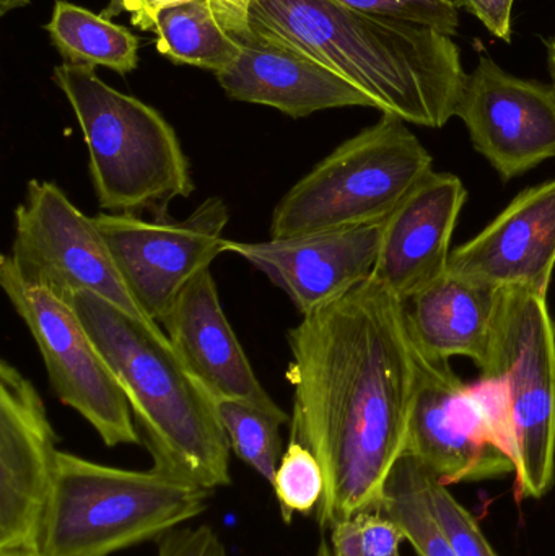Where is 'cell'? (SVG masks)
Instances as JSON below:
<instances>
[{
  "instance_id": "83f0119b",
  "label": "cell",
  "mask_w": 555,
  "mask_h": 556,
  "mask_svg": "<svg viewBox=\"0 0 555 556\" xmlns=\"http://www.w3.org/2000/svg\"><path fill=\"white\" fill-rule=\"evenodd\" d=\"M456 5L475 15L489 33L505 42H512L515 0H455Z\"/></svg>"
},
{
  "instance_id": "ba28073f",
  "label": "cell",
  "mask_w": 555,
  "mask_h": 556,
  "mask_svg": "<svg viewBox=\"0 0 555 556\" xmlns=\"http://www.w3.org/2000/svg\"><path fill=\"white\" fill-rule=\"evenodd\" d=\"M7 257L29 287L64 301L91 293L137 319L149 320L124 283L94 218L78 211L55 182L31 179L26 186Z\"/></svg>"
},
{
  "instance_id": "5b68a950",
  "label": "cell",
  "mask_w": 555,
  "mask_h": 556,
  "mask_svg": "<svg viewBox=\"0 0 555 556\" xmlns=\"http://www.w3.org/2000/svg\"><path fill=\"white\" fill-rule=\"evenodd\" d=\"M77 117L88 150L94 195L106 214L168 217L176 199L194 192L191 165L168 121L121 93L94 67L62 64L52 72Z\"/></svg>"
},
{
  "instance_id": "9c48e42d",
  "label": "cell",
  "mask_w": 555,
  "mask_h": 556,
  "mask_svg": "<svg viewBox=\"0 0 555 556\" xmlns=\"http://www.w3.org/2000/svg\"><path fill=\"white\" fill-rule=\"evenodd\" d=\"M0 285L41 353L55 397L80 414L108 447L142 444L129 401L67 301L23 283L7 254Z\"/></svg>"
},
{
  "instance_id": "7a4b0ae2",
  "label": "cell",
  "mask_w": 555,
  "mask_h": 556,
  "mask_svg": "<svg viewBox=\"0 0 555 556\" xmlns=\"http://www.w3.org/2000/svg\"><path fill=\"white\" fill-rule=\"evenodd\" d=\"M250 28L351 81L381 113L430 129L455 117L468 74L452 36L336 0H253Z\"/></svg>"
},
{
  "instance_id": "277c9868",
  "label": "cell",
  "mask_w": 555,
  "mask_h": 556,
  "mask_svg": "<svg viewBox=\"0 0 555 556\" xmlns=\"http://www.w3.org/2000/svg\"><path fill=\"white\" fill-rule=\"evenodd\" d=\"M214 492L150 470L104 466L59 451L38 556H111L156 542L204 515Z\"/></svg>"
},
{
  "instance_id": "4dcf8cb0",
  "label": "cell",
  "mask_w": 555,
  "mask_h": 556,
  "mask_svg": "<svg viewBox=\"0 0 555 556\" xmlns=\"http://www.w3.org/2000/svg\"><path fill=\"white\" fill-rule=\"evenodd\" d=\"M546 51H547V68H550L551 80H553V87L555 90V35L546 39Z\"/></svg>"
},
{
  "instance_id": "9a60e30c",
  "label": "cell",
  "mask_w": 555,
  "mask_h": 556,
  "mask_svg": "<svg viewBox=\"0 0 555 556\" xmlns=\"http://www.w3.org/2000/svg\"><path fill=\"white\" fill-rule=\"evenodd\" d=\"M468 191L452 173L430 172L383 222L371 280L409 301L446 276L452 238Z\"/></svg>"
},
{
  "instance_id": "7402d4cb",
  "label": "cell",
  "mask_w": 555,
  "mask_h": 556,
  "mask_svg": "<svg viewBox=\"0 0 555 556\" xmlns=\"http://www.w3.org/2000/svg\"><path fill=\"white\" fill-rule=\"evenodd\" d=\"M217 412L235 456L273 483L283 454L280 427L290 424V415L237 399H218Z\"/></svg>"
},
{
  "instance_id": "d6986e66",
  "label": "cell",
  "mask_w": 555,
  "mask_h": 556,
  "mask_svg": "<svg viewBox=\"0 0 555 556\" xmlns=\"http://www.w3.org/2000/svg\"><path fill=\"white\" fill-rule=\"evenodd\" d=\"M501 288L446 273L404 303L414 345L427 358H471L481 368L491 346Z\"/></svg>"
},
{
  "instance_id": "4fadbf2b",
  "label": "cell",
  "mask_w": 555,
  "mask_h": 556,
  "mask_svg": "<svg viewBox=\"0 0 555 556\" xmlns=\"http://www.w3.org/2000/svg\"><path fill=\"white\" fill-rule=\"evenodd\" d=\"M58 437L35 384L0 363V552L36 551L58 469Z\"/></svg>"
},
{
  "instance_id": "1f68e13d",
  "label": "cell",
  "mask_w": 555,
  "mask_h": 556,
  "mask_svg": "<svg viewBox=\"0 0 555 556\" xmlns=\"http://www.w3.org/2000/svg\"><path fill=\"white\" fill-rule=\"evenodd\" d=\"M29 5V0H0V15L12 12V10L23 9Z\"/></svg>"
},
{
  "instance_id": "d590c367",
  "label": "cell",
  "mask_w": 555,
  "mask_h": 556,
  "mask_svg": "<svg viewBox=\"0 0 555 556\" xmlns=\"http://www.w3.org/2000/svg\"><path fill=\"white\" fill-rule=\"evenodd\" d=\"M398 556H401V555H398Z\"/></svg>"
},
{
  "instance_id": "3957f363",
  "label": "cell",
  "mask_w": 555,
  "mask_h": 556,
  "mask_svg": "<svg viewBox=\"0 0 555 556\" xmlns=\"http://www.w3.org/2000/svg\"><path fill=\"white\" fill-rule=\"evenodd\" d=\"M67 303L123 388L153 467L211 492L230 486L231 447L217 401L165 330L91 293L74 294Z\"/></svg>"
},
{
  "instance_id": "44dd1931",
  "label": "cell",
  "mask_w": 555,
  "mask_h": 556,
  "mask_svg": "<svg viewBox=\"0 0 555 556\" xmlns=\"http://www.w3.org/2000/svg\"><path fill=\"white\" fill-rule=\"evenodd\" d=\"M156 46L169 61L205 71H225L241 51L215 16L211 0H188L166 7L156 15Z\"/></svg>"
},
{
  "instance_id": "f546056e",
  "label": "cell",
  "mask_w": 555,
  "mask_h": 556,
  "mask_svg": "<svg viewBox=\"0 0 555 556\" xmlns=\"http://www.w3.org/2000/svg\"><path fill=\"white\" fill-rule=\"evenodd\" d=\"M181 2H188V0H119L117 15L127 12L136 28L143 29V31H153L156 15L166 7Z\"/></svg>"
},
{
  "instance_id": "2e32d148",
  "label": "cell",
  "mask_w": 555,
  "mask_h": 556,
  "mask_svg": "<svg viewBox=\"0 0 555 556\" xmlns=\"http://www.w3.org/2000/svg\"><path fill=\"white\" fill-rule=\"evenodd\" d=\"M555 270V179L521 191L481 233L452 251L449 273L546 294Z\"/></svg>"
},
{
  "instance_id": "f1b7e54d",
  "label": "cell",
  "mask_w": 555,
  "mask_h": 556,
  "mask_svg": "<svg viewBox=\"0 0 555 556\" xmlns=\"http://www.w3.org/2000/svg\"><path fill=\"white\" fill-rule=\"evenodd\" d=\"M253 0H211L220 25L240 42L253 38L250 28V7Z\"/></svg>"
},
{
  "instance_id": "ac0fdd59",
  "label": "cell",
  "mask_w": 555,
  "mask_h": 556,
  "mask_svg": "<svg viewBox=\"0 0 555 556\" xmlns=\"http://www.w3.org/2000/svg\"><path fill=\"white\" fill-rule=\"evenodd\" d=\"M215 77L231 100L276 108L293 119L335 108H375L374 100L351 81L254 35L241 42L238 58Z\"/></svg>"
},
{
  "instance_id": "30bf717a",
  "label": "cell",
  "mask_w": 555,
  "mask_h": 556,
  "mask_svg": "<svg viewBox=\"0 0 555 556\" xmlns=\"http://www.w3.org/2000/svg\"><path fill=\"white\" fill-rule=\"evenodd\" d=\"M93 218L134 300L162 327L181 291L225 253L230 211L224 199L207 198L185 220L106 212Z\"/></svg>"
},
{
  "instance_id": "52a82bcc",
  "label": "cell",
  "mask_w": 555,
  "mask_h": 556,
  "mask_svg": "<svg viewBox=\"0 0 555 556\" xmlns=\"http://www.w3.org/2000/svg\"><path fill=\"white\" fill-rule=\"evenodd\" d=\"M479 369L497 379L507 397L517 495L543 498L555 479V324L546 294L501 288Z\"/></svg>"
},
{
  "instance_id": "e0dca14e",
  "label": "cell",
  "mask_w": 555,
  "mask_h": 556,
  "mask_svg": "<svg viewBox=\"0 0 555 556\" xmlns=\"http://www.w3.org/2000/svg\"><path fill=\"white\" fill-rule=\"evenodd\" d=\"M169 343L194 378L218 399L250 402L286 414L261 384L231 329L211 269L202 270L173 304L162 323Z\"/></svg>"
},
{
  "instance_id": "d4e9b609",
  "label": "cell",
  "mask_w": 555,
  "mask_h": 556,
  "mask_svg": "<svg viewBox=\"0 0 555 556\" xmlns=\"http://www.w3.org/2000/svg\"><path fill=\"white\" fill-rule=\"evenodd\" d=\"M329 531L332 556H398L406 541L393 519L374 511L336 522Z\"/></svg>"
},
{
  "instance_id": "836d02e7",
  "label": "cell",
  "mask_w": 555,
  "mask_h": 556,
  "mask_svg": "<svg viewBox=\"0 0 555 556\" xmlns=\"http://www.w3.org/2000/svg\"><path fill=\"white\" fill-rule=\"evenodd\" d=\"M315 556H332L331 545H329L326 541H321V544H319Z\"/></svg>"
},
{
  "instance_id": "e575fe53",
  "label": "cell",
  "mask_w": 555,
  "mask_h": 556,
  "mask_svg": "<svg viewBox=\"0 0 555 556\" xmlns=\"http://www.w3.org/2000/svg\"><path fill=\"white\" fill-rule=\"evenodd\" d=\"M0 556H38L33 551L0 552Z\"/></svg>"
},
{
  "instance_id": "484cf974",
  "label": "cell",
  "mask_w": 555,
  "mask_h": 556,
  "mask_svg": "<svg viewBox=\"0 0 555 556\" xmlns=\"http://www.w3.org/2000/svg\"><path fill=\"white\" fill-rule=\"evenodd\" d=\"M336 2L365 15L426 26L452 38L458 33L459 7L456 5L455 0H336Z\"/></svg>"
},
{
  "instance_id": "8fae6325",
  "label": "cell",
  "mask_w": 555,
  "mask_h": 556,
  "mask_svg": "<svg viewBox=\"0 0 555 556\" xmlns=\"http://www.w3.org/2000/svg\"><path fill=\"white\" fill-rule=\"evenodd\" d=\"M404 454L446 486L515 473L514 459L471 386L456 376L449 359L427 358L419 350Z\"/></svg>"
},
{
  "instance_id": "6da1fadb",
  "label": "cell",
  "mask_w": 555,
  "mask_h": 556,
  "mask_svg": "<svg viewBox=\"0 0 555 556\" xmlns=\"http://www.w3.org/2000/svg\"><path fill=\"white\" fill-rule=\"evenodd\" d=\"M293 386L290 441L325 473L315 511L321 529L377 511L384 483L406 453L417 350L406 307L375 280L302 316L287 333Z\"/></svg>"
},
{
  "instance_id": "d6a6232c",
  "label": "cell",
  "mask_w": 555,
  "mask_h": 556,
  "mask_svg": "<svg viewBox=\"0 0 555 556\" xmlns=\"http://www.w3.org/2000/svg\"><path fill=\"white\" fill-rule=\"evenodd\" d=\"M117 3H119V0H110L106 9L103 10V15L106 16V18L111 20L113 16H117Z\"/></svg>"
},
{
  "instance_id": "ffe728a7",
  "label": "cell",
  "mask_w": 555,
  "mask_h": 556,
  "mask_svg": "<svg viewBox=\"0 0 555 556\" xmlns=\"http://www.w3.org/2000/svg\"><path fill=\"white\" fill-rule=\"evenodd\" d=\"M64 64L106 67L127 75L139 64V39L101 13L55 0L46 25Z\"/></svg>"
},
{
  "instance_id": "603a6c76",
  "label": "cell",
  "mask_w": 555,
  "mask_h": 556,
  "mask_svg": "<svg viewBox=\"0 0 555 556\" xmlns=\"http://www.w3.org/2000/svg\"><path fill=\"white\" fill-rule=\"evenodd\" d=\"M270 485L276 493L283 522L290 525L295 515L306 518L315 515L325 495V473L308 447L289 441Z\"/></svg>"
},
{
  "instance_id": "cb8c5ba5",
  "label": "cell",
  "mask_w": 555,
  "mask_h": 556,
  "mask_svg": "<svg viewBox=\"0 0 555 556\" xmlns=\"http://www.w3.org/2000/svg\"><path fill=\"white\" fill-rule=\"evenodd\" d=\"M427 469V467H426ZM426 492L433 519L456 556H497L475 516L450 493L449 486L427 469Z\"/></svg>"
},
{
  "instance_id": "7c38bea8",
  "label": "cell",
  "mask_w": 555,
  "mask_h": 556,
  "mask_svg": "<svg viewBox=\"0 0 555 556\" xmlns=\"http://www.w3.org/2000/svg\"><path fill=\"white\" fill-rule=\"evenodd\" d=\"M455 116L504 181L555 159L553 84L508 74L491 55L466 75Z\"/></svg>"
},
{
  "instance_id": "5bb4252c",
  "label": "cell",
  "mask_w": 555,
  "mask_h": 556,
  "mask_svg": "<svg viewBox=\"0 0 555 556\" xmlns=\"http://www.w3.org/2000/svg\"><path fill=\"white\" fill-rule=\"evenodd\" d=\"M383 222L351 230L270 238L261 243L227 240L240 256L283 291L302 316L315 313L374 276Z\"/></svg>"
},
{
  "instance_id": "8992f818",
  "label": "cell",
  "mask_w": 555,
  "mask_h": 556,
  "mask_svg": "<svg viewBox=\"0 0 555 556\" xmlns=\"http://www.w3.org/2000/svg\"><path fill=\"white\" fill-rule=\"evenodd\" d=\"M432 169V155L406 121L383 113L290 188L274 208L270 238L381 224Z\"/></svg>"
},
{
  "instance_id": "4316f807",
  "label": "cell",
  "mask_w": 555,
  "mask_h": 556,
  "mask_svg": "<svg viewBox=\"0 0 555 556\" xmlns=\"http://www.w3.org/2000/svg\"><path fill=\"white\" fill-rule=\"evenodd\" d=\"M156 556H228V552L212 526H179L156 541Z\"/></svg>"
}]
</instances>
